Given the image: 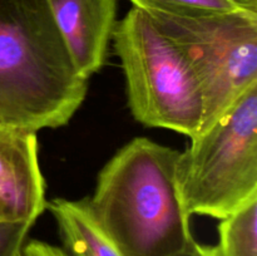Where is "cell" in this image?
Returning <instances> with one entry per match:
<instances>
[{
    "label": "cell",
    "instance_id": "obj_9",
    "mask_svg": "<svg viewBox=\"0 0 257 256\" xmlns=\"http://www.w3.org/2000/svg\"><path fill=\"white\" fill-rule=\"evenodd\" d=\"M216 247L220 256H257V197L221 218Z\"/></svg>",
    "mask_w": 257,
    "mask_h": 256
},
{
    "label": "cell",
    "instance_id": "obj_5",
    "mask_svg": "<svg viewBox=\"0 0 257 256\" xmlns=\"http://www.w3.org/2000/svg\"><path fill=\"white\" fill-rule=\"evenodd\" d=\"M147 14L185 53L197 77L203 99L201 135L257 84V13L241 9L202 17Z\"/></svg>",
    "mask_w": 257,
    "mask_h": 256
},
{
    "label": "cell",
    "instance_id": "obj_14",
    "mask_svg": "<svg viewBox=\"0 0 257 256\" xmlns=\"http://www.w3.org/2000/svg\"><path fill=\"white\" fill-rule=\"evenodd\" d=\"M242 9L257 13V0H233Z\"/></svg>",
    "mask_w": 257,
    "mask_h": 256
},
{
    "label": "cell",
    "instance_id": "obj_12",
    "mask_svg": "<svg viewBox=\"0 0 257 256\" xmlns=\"http://www.w3.org/2000/svg\"><path fill=\"white\" fill-rule=\"evenodd\" d=\"M19 256H68L62 247L40 240H27Z\"/></svg>",
    "mask_w": 257,
    "mask_h": 256
},
{
    "label": "cell",
    "instance_id": "obj_1",
    "mask_svg": "<svg viewBox=\"0 0 257 256\" xmlns=\"http://www.w3.org/2000/svg\"><path fill=\"white\" fill-rule=\"evenodd\" d=\"M180 151L145 137L123 146L98 173L90 211L122 256H187L191 215L176 181Z\"/></svg>",
    "mask_w": 257,
    "mask_h": 256
},
{
    "label": "cell",
    "instance_id": "obj_11",
    "mask_svg": "<svg viewBox=\"0 0 257 256\" xmlns=\"http://www.w3.org/2000/svg\"><path fill=\"white\" fill-rule=\"evenodd\" d=\"M34 223L27 220H0V256H19Z\"/></svg>",
    "mask_w": 257,
    "mask_h": 256
},
{
    "label": "cell",
    "instance_id": "obj_10",
    "mask_svg": "<svg viewBox=\"0 0 257 256\" xmlns=\"http://www.w3.org/2000/svg\"><path fill=\"white\" fill-rule=\"evenodd\" d=\"M133 7L147 13L177 17H202L241 10L233 0H131ZM246 10V9H245Z\"/></svg>",
    "mask_w": 257,
    "mask_h": 256
},
{
    "label": "cell",
    "instance_id": "obj_6",
    "mask_svg": "<svg viewBox=\"0 0 257 256\" xmlns=\"http://www.w3.org/2000/svg\"><path fill=\"white\" fill-rule=\"evenodd\" d=\"M47 202L37 133L0 128V220L37 222Z\"/></svg>",
    "mask_w": 257,
    "mask_h": 256
},
{
    "label": "cell",
    "instance_id": "obj_4",
    "mask_svg": "<svg viewBox=\"0 0 257 256\" xmlns=\"http://www.w3.org/2000/svg\"><path fill=\"white\" fill-rule=\"evenodd\" d=\"M176 181L191 216L221 220L257 197V84L180 152Z\"/></svg>",
    "mask_w": 257,
    "mask_h": 256
},
{
    "label": "cell",
    "instance_id": "obj_7",
    "mask_svg": "<svg viewBox=\"0 0 257 256\" xmlns=\"http://www.w3.org/2000/svg\"><path fill=\"white\" fill-rule=\"evenodd\" d=\"M47 2L75 69L88 80L105 63L118 0Z\"/></svg>",
    "mask_w": 257,
    "mask_h": 256
},
{
    "label": "cell",
    "instance_id": "obj_2",
    "mask_svg": "<svg viewBox=\"0 0 257 256\" xmlns=\"http://www.w3.org/2000/svg\"><path fill=\"white\" fill-rule=\"evenodd\" d=\"M87 92L47 0H0V128L62 127Z\"/></svg>",
    "mask_w": 257,
    "mask_h": 256
},
{
    "label": "cell",
    "instance_id": "obj_3",
    "mask_svg": "<svg viewBox=\"0 0 257 256\" xmlns=\"http://www.w3.org/2000/svg\"><path fill=\"white\" fill-rule=\"evenodd\" d=\"M112 40L135 119L195 138L202 124V93L181 48L136 7L115 23Z\"/></svg>",
    "mask_w": 257,
    "mask_h": 256
},
{
    "label": "cell",
    "instance_id": "obj_8",
    "mask_svg": "<svg viewBox=\"0 0 257 256\" xmlns=\"http://www.w3.org/2000/svg\"><path fill=\"white\" fill-rule=\"evenodd\" d=\"M68 256H122L90 211L88 198H53L47 202Z\"/></svg>",
    "mask_w": 257,
    "mask_h": 256
},
{
    "label": "cell",
    "instance_id": "obj_13",
    "mask_svg": "<svg viewBox=\"0 0 257 256\" xmlns=\"http://www.w3.org/2000/svg\"><path fill=\"white\" fill-rule=\"evenodd\" d=\"M187 256H220V253H218L216 246L202 245V243L195 241Z\"/></svg>",
    "mask_w": 257,
    "mask_h": 256
}]
</instances>
